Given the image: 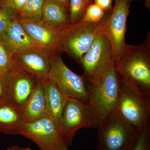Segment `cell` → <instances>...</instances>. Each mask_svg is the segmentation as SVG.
<instances>
[{"mask_svg": "<svg viewBox=\"0 0 150 150\" xmlns=\"http://www.w3.org/2000/svg\"><path fill=\"white\" fill-rule=\"evenodd\" d=\"M120 78L137 93L150 96V33L139 46L126 45L114 62Z\"/></svg>", "mask_w": 150, "mask_h": 150, "instance_id": "cell-1", "label": "cell"}, {"mask_svg": "<svg viewBox=\"0 0 150 150\" xmlns=\"http://www.w3.org/2000/svg\"><path fill=\"white\" fill-rule=\"evenodd\" d=\"M107 16L98 22L81 21L76 24L61 28L59 39L60 53L65 52L80 64L83 56L105 29Z\"/></svg>", "mask_w": 150, "mask_h": 150, "instance_id": "cell-2", "label": "cell"}, {"mask_svg": "<svg viewBox=\"0 0 150 150\" xmlns=\"http://www.w3.org/2000/svg\"><path fill=\"white\" fill-rule=\"evenodd\" d=\"M98 129V150H131L141 131L116 111L103 118Z\"/></svg>", "mask_w": 150, "mask_h": 150, "instance_id": "cell-3", "label": "cell"}, {"mask_svg": "<svg viewBox=\"0 0 150 150\" xmlns=\"http://www.w3.org/2000/svg\"><path fill=\"white\" fill-rule=\"evenodd\" d=\"M88 84V83H87ZM88 85V104L98 121L115 111L120 93V77L114 60L110 63L98 83Z\"/></svg>", "mask_w": 150, "mask_h": 150, "instance_id": "cell-4", "label": "cell"}, {"mask_svg": "<svg viewBox=\"0 0 150 150\" xmlns=\"http://www.w3.org/2000/svg\"><path fill=\"white\" fill-rule=\"evenodd\" d=\"M120 93L116 111L141 131L150 124V96L137 93L120 77Z\"/></svg>", "mask_w": 150, "mask_h": 150, "instance_id": "cell-5", "label": "cell"}, {"mask_svg": "<svg viewBox=\"0 0 150 150\" xmlns=\"http://www.w3.org/2000/svg\"><path fill=\"white\" fill-rule=\"evenodd\" d=\"M61 53L52 54L48 76L66 96L89 102L88 85L83 76L70 69L63 61Z\"/></svg>", "mask_w": 150, "mask_h": 150, "instance_id": "cell-6", "label": "cell"}, {"mask_svg": "<svg viewBox=\"0 0 150 150\" xmlns=\"http://www.w3.org/2000/svg\"><path fill=\"white\" fill-rule=\"evenodd\" d=\"M105 29L83 56L80 63L83 71L84 77L89 85L99 82L108 66L114 60Z\"/></svg>", "mask_w": 150, "mask_h": 150, "instance_id": "cell-7", "label": "cell"}, {"mask_svg": "<svg viewBox=\"0 0 150 150\" xmlns=\"http://www.w3.org/2000/svg\"><path fill=\"white\" fill-rule=\"evenodd\" d=\"M98 125L97 119L88 103L68 97L62 113L59 131L70 146L79 129L97 128Z\"/></svg>", "mask_w": 150, "mask_h": 150, "instance_id": "cell-8", "label": "cell"}, {"mask_svg": "<svg viewBox=\"0 0 150 150\" xmlns=\"http://www.w3.org/2000/svg\"><path fill=\"white\" fill-rule=\"evenodd\" d=\"M20 135L35 143L40 150H68L70 146L48 115L27 122Z\"/></svg>", "mask_w": 150, "mask_h": 150, "instance_id": "cell-9", "label": "cell"}, {"mask_svg": "<svg viewBox=\"0 0 150 150\" xmlns=\"http://www.w3.org/2000/svg\"><path fill=\"white\" fill-rule=\"evenodd\" d=\"M2 77L6 88L4 102L21 110L35 87L42 81L15 64Z\"/></svg>", "mask_w": 150, "mask_h": 150, "instance_id": "cell-10", "label": "cell"}, {"mask_svg": "<svg viewBox=\"0 0 150 150\" xmlns=\"http://www.w3.org/2000/svg\"><path fill=\"white\" fill-rule=\"evenodd\" d=\"M130 4L126 0H115L111 13L106 18L105 31L111 45L114 62L127 45L125 36Z\"/></svg>", "mask_w": 150, "mask_h": 150, "instance_id": "cell-11", "label": "cell"}, {"mask_svg": "<svg viewBox=\"0 0 150 150\" xmlns=\"http://www.w3.org/2000/svg\"><path fill=\"white\" fill-rule=\"evenodd\" d=\"M52 55L35 46L16 51L12 57L17 66L43 80L48 76Z\"/></svg>", "mask_w": 150, "mask_h": 150, "instance_id": "cell-12", "label": "cell"}, {"mask_svg": "<svg viewBox=\"0 0 150 150\" xmlns=\"http://www.w3.org/2000/svg\"><path fill=\"white\" fill-rule=\"evenodd\" d=\"M18 22L38 46L52 54L60 53L59 39L61 28H52L41 21Z\"/></svg>", "mask_w": 150, "mask_h": 150, "instance_id": "cell-13", "label": "cell"}, {"mask_svg": "<svg viewBox=\"0 0 150 150\" xmlns=\"http://www.w3.org/2000/svg\"><path fill=\"white\" fill-rule=\"evenodd\" d=\"M0 40L11 54L16 51L37 46L21 24L16 20L10 22Z\"/></svg>", "mask_w": 150, "mask_h": 150, "instance_id": "cell-14", "label": "cell"}, {"mask_svg": "<svg viewBox=\"0 0 150 150\" xmlns=\"http://www.w3.org/2000/svg\"><path fill=\"white\" fill-rule=\"evenodd\" d=\"M26 123L22 110L6 103H0V133L20 135Z\"/></svg>", "mask_w": 150, "mask_h": 150, "instance_id": "cell-15", "label": "cell"}, {"mask_svg": "<svg viewBox=\"0 0 150 150\" xmlns=\"http://www.w3.org/2000/svg\"><path fill=\"white\" fill-rule=\"evenodd\" d=\"M43 83L48 115L59 129L62 113L68 97L48 78L43 80Z\"/></svg>", "mask_w": 150, "mask_h": 150, "instance_id": "cell-16", "label": "cell"}, {"mask_svg": "<svg viewBox=\"0 0 150 150\" xmlns=\"http://www.w3.org/2000/svg\"><path fill=\"white\" fill-rule=\"evenodd\" d=\"M40 21L56 29L71 24L69 11L54 0H45Z\"/></svg>", "mask_w": 150, "mask_h": 150, "instance_id": "cell-17", "label": "cell"}, {"mask_svg": "<svg viewBox=\"0 0 150 150\" xmlns=\"http://www.w3.org/2000/svg\"><path fill=\"white\" fill-rule=\"evenodd\" d=\"M22 110L27 123L44 115H48L43 80L33 90Z\"/></svg>", "mask_w": 150, "mask_h": 150, "instance_id": "cell-18", "label": "cell"}, {"mask_svg": "<svg viewBox=\"0 0 150 150\" xmlns=\"http://www.w3.org/2000/svg\"><path fill=\"white\" fill-rule=\"evenodd\" d=\"M45 0H27L17 13L16 20L22 21H40L42 9Z\"/></svg>", "mask_w": 150, "mask_h": 150, "instance_id": "cell-19", "label": "cell"}, {"mask_svg": "<svg viewBox=\"0 0 150 150\" xmlns=\"http://www.w3.org/2000/svg\"><path fill=\"white\" fill-rule=\"evenodd\" d=\"M94 0H70L69 12L70 23L75 24L81 21L87 8Z\"/></svg>", "mask_w": 150, "mask_h": 150, "instance_id": "cell-20", "label": "cell"}, {"mask_svg": "<svg viewBox=\"0 0 150 150\" xmlns=\"http://www.w3.org/2000/svg\"><path fill=\"white\" fill-rule=\"evenodd\" d=\"M105 11L97 5L93 3L89 5L81 21L88 22H98L101 21L106 15Z\"/></svg>", "mask_w": 150, "mask_h": 150, "instance_id": "cell-21", "label": "cell"}, {"mask_svg": "<svg viewBox=\"0 0 150 150\" xmlns=\"http://www.w3.org/2000/svg\"><path fill=\"white\" fill-rule=\"evenodd\" d=\"M14 64L12 54L0 40V75L3 76Z\"/></svg>", "mask_w": 150, "mask_h": 150, "instance_id": "cell-22", "label": "cell"}, {"mask_svg": "<svg viewBox=\"0 0 150 150\" xmlns=\"http://www.w3.org/2000/svg\"><path fill=\"white\" fill-rule=\"evenodd\" d=\"M131 150H150V124L141 131Z\"/></svg>", "mask_w": 150, "mask_h": 150, "instance_id": "cell-23", "label": "cell"}, {"mask_svg": "<svg viewBox=\"0 0 150 150\" xmlns=\"http://www.w3.org/2000/svg\"><path fill=\"white\" fill-rule=\"evenodd\" d=\"M15 12L5 8H0V38L5 31L11 21L16 20Z\"/></svg>", "mask_w": 150, "mask_h": 150, "instance_id": "cell-24", "label": "cell"}, {"mask_svg": "<svg viewBox=\"0 0 150 150\" xmlns=\"http://www.w3.org/2000/svg\"><path fill=\"white\" fill-rule=\"evenodd\" d=\"M26 1L27 0H0V8L9 9L17 14Z\"/></svg>", "mask_w": 150, "mask_h": 150, "instance_id": "cell-25", "label": "cell"}, {"mask_svg": "<svg viewBox=\"0 0 150 150\" xmlns=\"http://www.w3.org/2000/svg\"><path fill=\"white\" fill-rule=\"evenodd\" d=\"M113 0H94L93 3L101 8L105 12L112 9V3Z\"/></svg>", "mask_w": 150, "mask_h": 150, "instance_id": "cell-26", "label": "cell"}, {"mask_svg": "<svg viewBox=\"0 0 150 150\" xmlns=\"http://www.w3.org/2000/svg\"><path fill=\"white\" fill-rule=\"evenodd\" d=\"M6 88L2 76L0 75V103L4 102L5 99Z\"/></svg>", "mask_w": 150, "mask_h": 150, "instance_id": "cell-27", "label": "cell"}, {"mask_svg": "<svg viewBox=\"0 0 150 150\" xmlns=\"http://www.w3.org/2000/svg\"><path fill=\"white\" fill-rule=\"evenodd\" d=\"M54 1L59 3L69 11L70 0H54Z\"/></svg>", "mask_w": 150, "mask_h": 150, "instance_id": "cell-28", "label": "cell"}, {"mask_svg": "<svg viewBox=\"0 0 150 150\" xmlns=\"http://www.w3.org/2000/svg\"><path fill=\"white\" fill-rule=\"evenodd\" d=\"M6 150H32L29 148L22 147L18 146H13L8 148Z\"/></svg>", "mask_w": 150, "mask_h": 150, "instance_id": "cell-29", "label": "cell"}, {"mask_svg": "<svg viewBox=\"0 0 150 150\" xmlns=\"http://www.w3.org/2000/svg\"><path fill=\"white\" fill-rule=\"evenodd\" d=\"M128 3H130L131 2L135 1H145V5L150 10V0H126Z\"/></svg>", "mask_w": 150, "mask_h": 150, "instance_id": "cell-30", "label": "cell"}]
</instances>
